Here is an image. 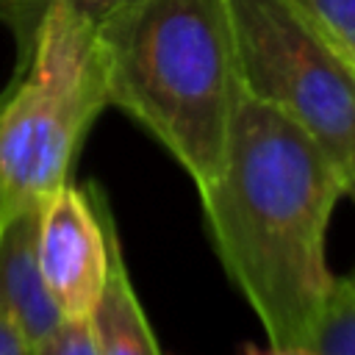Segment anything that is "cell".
<instances>
[{
    "instance_id": "cell-1",
    "label": "cell",
    "mask_w": 355,
    "mask_h": 355,
    "mask_svg": "<svg viewBox=\"0 0 355 355\" xmlns=\"http://www.w3.org/2000/svg\"><path fill=\"white\" fill-rule=\"evenodd\" d=\"M344 191V175L302 125L241 94L222 172L200 200L219 263L275 347L316 341L336 283L324 239Z\"/></svg>"
},
{
    "instance_id": "cell-2",
    "label": "cell",
    "mask_w": 355,
    "mask_h": 355,
    "mask_svg": "<svg viewBox=\"0 0 355 355\" xmlns=\"http://www.w3.org/2000/svg\"><path fill=\"white\" fill-rule=\"evenodd\" d=\"M108 103L133 116L194 180L225 164L244 94L227 0H125L97 22Z\"/></svg>"
},
{
    "instance_id": "cell-3",
    "label": "cell",
    "mask_w": 355,
    "mask_h": 355,
    "mask_svg": "<svg viewBox=\"0 0 355 355\" xmlns=\"http://www.w3.org/2000/svg\"><path fill=\"white\" fill-rule=\"evenodd\" d=\"M108 105L97 22L50 0L31 53L0 94V233L69 183L75 155Z\"/></svg>"
},
{
    "instance_id": "cell-4",
    "label": "cell",
    "mask_w": 355,
    "mask_h": 355,
    "mask_svg": "<svg viewBox=\"0 0 355 355\" xmlns=\"http://www.w3.org/2000/svg\"><path fill=\"white\" fill-rule=\"evenodd\" d=\"M241 89L302 125L349 180L355 175V67L291 0H227Z\"/></svg>"
},
{
    "instance_id": "cell-5",
    "label": "cell",
    "mask_w": 355,
    "mask_h": 355,
    "mask_svg": "<svg viewBox=\"0 0 355 355\" xmlns=\"http://www.w3.org/2000/svg\"><path fill=\"white\" fill-rule=\"evenodd\" d=\"M114 214L97 183H64L36 216V258L64 319H92L108 280V225Z\"/></svg>"
},
{
    "instance_id": "cell-6",
    "label": "cell",
    "mask_w": 355,
    "mask_h": 355,
    "mask_svg": "<svg viewBox=\"0 0 355 355\" xmlns=\"http://www.w3.org/2000/svg\"><path fill=\"white\" fill-rule=\"evenodd\" d=\"M36 216L39 208L17 216L0 233V313L19 330L31 352L64 319L39 269Z\"/></svg>"
},
{
    "instance_id": "cell-7",
    "label": "cell",
    "mask_w": 355,
    "mask_h": 355,
    "mask_svg": "<svg viewBox=\"0 0 355 355\" xmlns=\"http://www.w3.org/2000/svg\"><path fill=\"white\" fill-rule=\"evenodd\" d=\"M108 280L92 313L100 355H164L125 269V255L114 219L108 225Z\"/></svg>"
},
{
    "instance_id": "cell-8",
    "label": "cell",
    "mask_w": 355,
    "mask_h": 355,
    "mask_svg": "<svg viewBox=\"0 0 355 355\" xmlns=\"http://www.w3.org/2000/svg\"><path fill=\"white\" fill-rule=\"evenodd\" d=\"M67 3L72 8H78L83 17H89L92 22H100L125 0H67ZM47 6H50V0H0V22L17 39V69L25 64V58L31 53L33 31Z\"/></svg>"
},
{
    "instance_id": "cell-9",
    "label": "cell",
    "mask_w": 355,
    "mask_h": 355,
    "mask_svg": "<svg viewBox=\"0 0 355 355\" xmlns=\"http://www.w3.org/2000/svg\"><path fill=\"white\" fill-rule=\"evenodd\" d=\"M313 349L322 355H355V272L336 277Z\"/></svg>"
},
{
    "instance_id": "cell-10",
    "label": "cell",
    "mask_w": 355,
    "mask_h": 355,
    "mask_svg": "<svg viewBox=\"0 0 355 355\" xmlns=\"http://www.w3.org/2000/svg\"><path fill=\"white\" fill-rule=\"evenodd\" d=\"M302 19L355 67V0H291Z\"/></svg>"
},
{
    "instance_id": "cell-11",
    "label": "cell",
    "mask_w": 355,
    "mask_h": 355,
    "mask_svg": "<svg viewBox=\"0 0 355 355\" xmlns=\"http://www.w3.org/2000/svg\"><path fill=\"white\" fill-rule=\"evenodd\" d=\"M31 355H100L92 319H61Z\"/></svg>"
},
{
    "instance_id": "cell-12",
    "label": "cell",
    "mask_w": 355,
    "mask_h": 355,
    "mask_svg": "<svg viewBox=\"0 0 355 355\" xmlns=\"http://www.w3.org/2000/svg\"><path fill=\"white\" fill-rule=\"evenodd\" d=\"M0 355H31V347L3 313H0Z\"/></svg>"
},
{
    "instance_id": "cell-13",
    "label": "cell",
    "mask_w": 355,
    "mask_h": 355,
    "mask_svg": "<svg viewBox=\"0 0 355 355\" xmlns=\"http://www.w3.org/2000/svg\"><path fill=\"white\" fill-rule=\"evenodd\" d=\"M241 355H322V352L313 349V347H275V344L258 347V344H244Z\"/></svg>"
},
{
    "instance_id": "cell-14",
    "label": "cell",
    "mask_w": 355,
    "mask_h": 355,
    "mask_svg": "<svg viewBox=\"0 0 355 355\" xmlns=\"http://www.w3.org/2000/svg\"><path fill=\"white\" fill-rule=\"evenodd\" d=\"M344 194H347V197H349V200L355 202V175H352L349 180H347V191H344Z\"/></svg>"
}]
</instances>
